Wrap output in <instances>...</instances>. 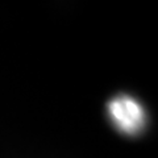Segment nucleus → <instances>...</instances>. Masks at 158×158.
I'll use <instances>...</instances> for the list:
<instances>
[{
  "instance_id": "obj_1",
  "label": "nucleus",
  "mask_w": 158,
  "mask_h": 158,
  "mask_svg": "<svg viewBox=\"0 0 158 158\" xmlns=\"http://www.w3.org/2000/svg\"><path fill=\"white\" fill-rule=\"evenodd\" d=\"M108 111L112 121L124 133H137L144 125V110L140 103L128 96H118L110 102Z\"/></svg>"
}]
</instances>
